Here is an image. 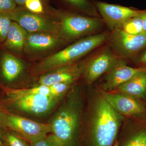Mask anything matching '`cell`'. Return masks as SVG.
Wrapping results in <instances>:
<instances>
[{
	"instance_id": "obj_1",
	"label": "cell",
	"mask_w": 146,
	"mask_h": 146,
	"mask_svg": "<svg viewBox=\"0 0 146 146\" xmlns=\"http://www.w3.org/2000/svg\"><path fill=\"white\" fill-rule=\"evenodd\" d=\"M87 91L80 146H113L124 120L101 94L98 87Z\"/></svg>"
},
{
	"instance_id": "obj_2",
	"label": "cell",
	"mask_w": 146,
	"mask_h": 146,
	"mask_svg": "<svg viewBox=\"0 0 146 146\" xmlns=\"http://www.w3.org/2000/svg\"><path fill=\"white\" fill-rule=\"evenodd\" d=\"M86 97L82 85L76 83L51 115L52 134L64 146H80Z\"/></svg>"
},
{
	"instance_id": "obj_3",
	"label": "cell",
	"mask_w": 146,
	"mask_h": 146,
	"mask_svg": "<svg viewBox=\"0 0 146 146\" xmlns=\"http://www.w3.org/2000/svg\"><path fill=\"white\" fill-rule=\"evenodd\" d=\"M0 88L5 95L0 102L6 110L32 119L52 115L65 97L25 93L18 88H8L1 84Z\"/></svg>"
},
{
	"instance_id": "obj_4",
	"label": "cell",
	"mask_w": 146,
	"mask_h": 146,
	"mask_svg": "<svg viewBox=\"0 0 146 146\" xmlns=\"http://www.w3.org/2000/svg\"><path fill=\"white\" fill-rule=\"evenodd\" d=\"M106 33L82 37L64 49L48 56L32 68L33 75H41L56 68L75 63L85 55L103 44L108 39Z\"/></svg>"
},
{
	"instance_id": "obj_5",
	"label": "cell",
	"mask_w": 146,
	"mask_h": 146,
	"mask_svg": "<svg viewBox=\"0 0 146 146\" xmlns=\"http://www.w3.org/2000/svg\"><path fill=\"white\" fill-rule=\"evenodd\" d=\"M58 36L65 42L94 34L102 26L98 17L81 15L66 10H58Z\"/></svg>"
},
{
	"instance_id": "obj_6",
	"label": "cell",
	"mask_w": 146,
	"mask_h": 146,
	"mask_svg": "<svg viewBox=\"0 0 146 146\" xmlns=\"http://www.w3.org/2000/svg\"><path fill=\"white\" fill-rule=\"evenodd\" d=\"M5 128L31 146L52 133V127L49 123L40 122L8 111L6 119Z\"/></svg>"
},
{
	"instance_id": "obj_7",
	"label": "cell",
	"mask_w": 146,
	"mask_h": 146,
	"mask_svg": "<svg viewBox=\"0 0 146 146\" xmlns=\"http://www.w3.org/2000/svg\"><path fill=\"white\" fill-rule=\"evenodd\" d=\"M6 13L12 21L19 24L28 33H46L58 35L57 21H52L41 14L32 13L25 7H16Z\"/></svg>"
},
{
	"instance_id": "obj_8",
	"label": "cell",
	"mask_w": 146,
	"mask_h": 146,
	"mask_svg": "<svg viewBox=\"0 0 146 146\" xmlns=\"http://www.w3.org/2000/svg\"><path fill=\"white\" fill-rule=\"evenodd\" d=\"M108 39L114 53L123 59L133 56L146 48V32L131 35L117 29L112 31Z\"/></svg>"
},
{
	"instance_id": "obj_9",
	"label": "cell",
	"mask_w": 146,
	"mask_h": 146,
	"mask_svg": "<svg viewBox=\"0 0 146 146\" xmlns=\"http://www.w3.org/2000/svg\"><path fill=\"white\" fill-rule=\"evenodd\" d=\"M113 146H146V113L125 118Z\"/></svg>"
},
{
	"instance_id": "obj_10",
	"label": "cell",
	"mask_w": 146,
	"mask_h": 146,
	"mask_svg": "<svg viewBox=\"0 0 146 146\" xmlns=\"http://www.w3.org/2000/svg\"><path fill=\"white\" fill-rule=\"evenodd\" d=\"M118 58L111 48H106L80 64L82 76L88 86L107 73Z\"/></svg>"
},
{
	"instance_id": "obj_11",
	"label": "cell",
	"mask_w": 146,
	"mask_h": 146,
	"mask_svg": "<svg viewBox=\"0 0 146 146\" xmlns=\"http://www.w3.org/2000/svg\"><path fill=\"white\" fill-rule=\"evenodd\" d=\"M98 88L112 108L124 117L146 113V106L142 100L124 93L107 92Z\"/></svg>"
},
{
	"instance_id": "obj_12",
	"label": "cell",
	"mask_w": 146,
	"mask_h": 146,
	"mask_svg": "<svg viewBox=\"0 0 146 146\" xmlns=\"http://www.w3.org/2000/svg\"><path fill=\"white\" fill-rule=\"evenodd\" d=\"M92 1L104 22L112 31L119 28L125 21L137 16L141 11L119 5L100 1Z\"/></svg>"
},
{
	"instance_id": "obj_13",
	"label": "cell",
	"mask_w": 146,
	"mask_h": 146,
	"mask_svg": "<svg viewBox=\"0 0 146 146\" xmlns=\"http://www.w3.org/2000/svg\"><path fill=\"white\" fill-rule=\"evenodd\" d=\"M145 70L146 67L132 68L128 66L123 59L118 58L99 87L104 91L112 92L137 73Z\"/></svg>"
},
{
	"instance_id": "obj_14",
	"label": "cell",
	"mask_w": 146,
	"mask_h": 146,
	"mask_svg": "<svg viewBox=\"0 0 146 146\" xmlns=\"http://www.w3.org/2000/svg\"><path fill=\"white\" fill-rule=\"evenodd\" d=\"M25 66L21 59L10 53L5 51L0 58V84L6 87L14 88L21 78Z\"/></svg>"
},
{
	"instance_id": "obj_15",
	"label": "cell",
	"mask_w": 146,
	"mask_h": 146,
	"mask_svg": "<svg viewBox=\"0 0 146 146\" xmlns=\"http://www.w3.org/2000/svg\"><path fill=\"white\" fill-rule=\"evenodd\" d=\"M81 76L80 64L75 63L59 67L41 75L37 84L50 86L59 83H76Z\"/></svg>"
},
{
	"instance_id": "obj_16",
	"label": "cell",
	"mask_w": 146,
	"mask_h": 146,
	"mask_svg": "<svg viewBox=\"0 0 146 146\" xmlns=\"http://www.w3.org/2000/svg\"><path fill=\"white\" fill-rule=\"evenodd\" d=\"M58 35L46 33H28L24 50L28 54H36L52 49L64 42Z\"/></svg>"
},
{
	"instance_id": "obj_17",
	"label": "cell",
	"mask_w": 146,
	"mask_h": 146,
	"mask_svg": "<svg viewBox=\"0 0 146 146\" xmlns=\"http://www.w3.org/2000/svg\"><path fill=\"white\" fill-rule=\"evenodd\" d=\"M28 34L19 24L12 21L6 39L1 45L7 52L12 54H21L24 50L27 35Z\"/></svg>"
},
{
	"instance_id": "obj_18",
	"label": "cell",
	"mask_w": 146,
	"mask_h": 146,
	"mask_svg": "<svg viewBox=\"0 0 146 146\" xmlns=\"http://www.w3.org/2000/svg\"><path fill=\"white\" fill-rule=\"evenodd\" d=\"M112 92L124 93L143 100L146 99V70L137 73Z\"/></svg>"
},
{
	"instance_id": "obj_19",
	"label": "cell",
	"mask_w": 146,
	"mask_h": 146,
	"mask_svg": "<svg viewBox=\"0 0 146 146\" xmlns=\"http://www.w3.org/2000/svg\"><path fill=\"white\" fill-rule=\"evenodd\" d=\"M67 4L76 11L92 17H99L95 5L89 0H64Z\"/></svg>"
},
{
	"instance_id": "obj_20",
	"label": "cell",
	"mask_w": 146,
	"mask_h": 146,
	"mask_svg": "<svg viewBox=\"0 0 146 146\" xmlns=\"http://www.w3.org/2000/svg\"><path fill=\"white\" fill-rule=\"evenodd\" d=\"M118 29L131 35H137L145 32L142 20L138 14L125 21Z\"/></svg>"
},
{
	"instance_id": "obj_21",
	"label": "cell",
	"mask_w": 146,
	"mask_h": 146,
	"mask_svg": "<svg viewBox=\"0 0 146 146\" xmlns=\"http://www.w3.org/2000/svg\"><path fill=\"white\" fill-rule=\"evenodd\" d=\"M0 135L5 146H32L27 141L5 128L0 127Z\"/></svg>"
},
{
	"instance_id": "obj_22",
	"label": "cell",
	"mask_w": 146,
	"mask_h": 146,
	"mask_svg": "<svg viewBox=\"0 0 146 146\" xmlns=\"http://www.w3.org/2000/svg\"><path fill=\"white\" fill-rule=\"evenodd\" d=\"M12 21L6 13H0V45L6 39Z\"/></svg>"
},
{
	"instance_id": "obj_23",
	"label": "cell",
	"mask_w": 146,
	"mask_h": 146,
	"mask_svg": "<svg viewBox=\"0 0 146 146\" xmlns=\"http://www.w3.org/2000/svg\"><path fill=\"white\" fill-rule=\"evenodd\" d=\"M24 6L32 13L41 15L44 13V9L42 0H26Z\"/></svg>"
},
{
	"instance_id": "obj_24",
	"label": "cell",
	"mask_w": 146,
	"mask_h": 146,
	"mask_svg": "<svg viewBox=\"0 0 146 146\" xmlns=\"http://www.w3.org/2000/svg\"><path fill=\"white\" fill-rule=\"evenodd\" d=\"M32 146H64L52 133L40 139Z\"/></svg>"
},
{
	"instance_id": "obj_25",
	"label": "cell",
	"mask_w": 146,
	"mask_h": 146,
	"mask_svg": "<svg viewBox=\"0 0 146 146\" xmlns=\"http://www.w3.org/2000/svg\"><path fill=\"white\" fill-rule=\"evenodd\" d=\"M16 7L13 0H0V13H9Z\"/></svg>"
},
{
	"instance_id": "obj_26",
	"label": "cell",
	"mask_w": 146,
	"mask_h": 146,
	"mask_svg": "<svg viewBox=\"0 0 146 146\" xmlns=\"http://www.w3.org/2000/svg\"><path fill=\"white\" fill-rule=\"evenodd\" d=\"M7 111L0 102V127L5 128V122Z\"/></svg>"
},
{
	"instance_id": "obj_27",
	"label": "cell",
	"mask_w": 146,
	"mask_h": 146,
	"mask_svg": "<svg viewBox=\"0 0 146 146\" xmlns=\"http://www.w3.org/2000/svg\"><path fill=\"white\" fill-rule=\"evenodd\" d=\"M135 61L136 63L146 67V50L140 55L136 58Z\"/></svg>"
},
{
	"instance_id": "obj_28",
	"label": "cell",
	"mask_w": 146,
	"mask_h": 146,
	"mask_svg": "<svg viewBox=\"0 0 146 146\" xmlns=\"http://www.w3.org/2000/svg\"><path fill=\"white\" fill-rule=\"evenodd\" d=\"M138 16L142 20L144 31L146 32V10L141 11Z\"/></svg>"
},
{
	"instance_id": "obj_29",
	"label": "cell",
	"mask_w": 146,
	"mask_h": 146,
	"mask_svg": "<svg viewBox=\"0 0 146 146\" xmlns=\"http://www.w3.org/2000/svg\"><path fill=\"white\" fill-rule=\"evenodd\" d=\"M16 3V5L21 6H24L26 0H13Z\"/></svg>"
},
{
	"instance_id": "obj_30",
	"label": "cell",
	"mask_w": 146,
	"mask_h": 146,
	"mask_svg": "<svg viewBox=\"0 0 146 146\" xmlns=\"http://www.w3.org/2000/svg\"><path fill=\"white\" fill-rule=\"evenodd\" d=\"M0 146H5L4 144L3 141L2 140L1 135H0Z\"/></svg>"
}]
</instances>
